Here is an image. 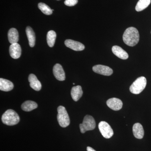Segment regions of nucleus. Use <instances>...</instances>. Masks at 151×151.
Masks as SVG:
<instances>
[{
	"instance_id": "nucleus-24",
	"label": "nucleus",
	"mask_w": 151,
	"mask_h": 151,
	"mask_svg": "<svg viewBox=\"0 0 151 151\" xmlns=\"http://www.w3.org/2000/svg\"><path fill=\"white\" fill-rule=\"evenodd\" d=\"M86 150H87V151H96L92 148L91 147H87V148H86Z\"/></svg>"
},
{
	"instance_id": "nucleus-20",
	"label": "nucleus",
	"mask_w": 151,
	"mask_h": 151,
	"mask_svg": "<svg viewBox=\"0 0 151 151\" xmlns=\"http://www.w3.org/2000/svg\"><path fill=\"white\" fill-rule=\"evenodd\" d=\"M56 37V34L53 30L49 31L47 35V41L49 46L52 47L55 43Z\"/></svg>"
},
{
	"instance_id": "nucleus-16",
	"label": "nucleus",
	"mask_w": 151,
	"mask_h": 151,
	"mask_svg": "<svg viewBox=\"0 0 151 151\" xmlns=\"http://www.w3.org/2000/svg\"><path fill=\"white\" fill-rule=\"evenodd\" d=\"M83 94V91L81 86L79 85L72 87L71 90V95L74 101H78Z\"/></svg>"
},
{
	"instance_id": "nucleus-22",
	"label": "nucleus",
	"mask_w": 151,
	"mask_h": 151,
	"mask_svg": "<svg viewBox=\"0 0 151 151\" xmlns=\"http://www.w3.org/2000/svg\"><path fill=\"white\" fill-rule=\"evenodd\" d=\"M39 9L41 11V12L45 14L50 15L52 13V11L49 6L43 3H40L38 4Z\"/></svg>"
},
{
	"instance_id": "nucleus-17",
	"label": "nucleus",
	"mask_w": 151,
	"mask_h": 151,
	"mask_svg": "<svg viewBox=\"0 0 151 151\" xmlns=\"http://www.w3.org/2000/svg\"><path fill=\"white\" fill-rule=\"evenodd\" d=\"M8 36L9 42L12 44L17 43L18 42L19 33L15 28H13L10 29L8 34Z\"/></svg>"
},
{
	"instance_id": "nucleus-14",
	"label": "nucleus",
	"mask_w": 151,
	"mask_h": 151,
	"mask_svg": "<svg viewBox=\"0 0 151 151\" xmlns=\"http://www.w3.org/2000/svg\"><path fill=\"white\" fill-rule=\"evenodd\" d=\"M133 132L134 136L138 139H142L144 136V129L139 123H136L133 127Z\"/></svg>"
},
{
	"instance_id": "nucleus-23",
	"label": "nucleus",
	"mask_w": 151,
	"mask_h": 151,
	"mask_svg": "<svg viewBox=\"0 0 151 151\" xmlns=\"http://www.w3.org/2000/svg\"><path fill=\"white\" fill-rule=\"evenodd\" d=\"M78 1V0H65L64 4L68 6H72L76 5Z\"/></svg>"
},
{
	"instance_id": "nucleus-5",
	"label": "nucleus",
	"mask_w": 151,
	"mask_h": 151,
	"mask_svg": "<svg viewBox=\"0 0 151 151\" xmlns=\"http://www.w3.org/2000/svg\"><path fill=\"white\" fill-rule=\"evenodd\" d=\"M96 127V123L93 117L89 115H86L84 117L82 124L79 125L80 131L82 134L86 131L94 129Z\"/></svg>"
},
{
	"instance_id": "nucleus-19",
	"label": "nucleus",
	"mask_w": 151,
	"mask_h": 151,
	"mask_svg": "<svg viewBox=\"0 0 151 151\" xmlns=\"http://www.w3.org/2000/svg\"><path fill=\"white\" fill-rule=\"evenodd\" d=\"M22 109L24 111L29 112L37 108V104L34 101L27 100L22 104Z\"/></svg>"
},
{
	"instance_id": "nucleus-13",
	"label": "nucleus",
	"mask_w": 151,
	"mask_h": 151,
	"mask_svg": "<svg viewBox=\"0 0 151 151\" xmlns=\"http://www.w3.org/2000/svg\"><path fill=\"white\" fill-rule=\"evenodd\" d=\"M112 50L114 55L121 59L126 60L129 58V55L127 52L125 51L121 47L117 45L113 46Z\"/></svg>"
},
{
	"instance_id": "nucleus-1",
	"label": "nucleus",
	"mask_w": 151,
	"mask_h": 151,
	"mask_svg": "<svg viewBox=\"0 0 151 151\" xmlns=\"http://www.w3.org/2000/svg\"><path fill=\"white\" fill-rule=\"evenodd\" d=\"M123 39L124 43L128 46H135L137 44L139 40V31L136 28H128L124 32Z\"/></svg>"
},
{
	"instance_id": "nucleus-15",
	"label": "nucleus",
	"mask_w": 151,
	"mask_h": 151,
	"mask_svg": "<svg viewBox=\"0 0 151 151\" xmlns=\"http://www.w3.org/2000/svg\"><path fill=\"white\" fill-rule=\"evenodd\" d=\"M12 82L7 79L0 78V90L5 92H9L13 89Z\"/></svg>"
},
{
	"instance_id": "nucleus-21",
	"label": "nucleus",
	"mask_w": 151,
	"mask_h": 151,
	"mask_svg": "<svg viewBox=\"0 0 151 151\" xmlns=\"http://www.w3.org/2000/svg\"><path fill=\"white\" fill-rule=\"evenodd\" d=\"M150 3L151 0H139L135 8L137 12L144 10L148 6Z\"/></svg>"
},
{
	"instance_id": "nucleus-12",
	"label": "nucleus",
	"mask_w": 151,
	"mask_h": 151,
	"mask_svg": "<svg viewBox=\"0 0 151 151\" xmlns=\"http://www.w3.org/2000/svg\"><path fill=\"white\" fill-rule=\"evenodd\" d=\"M30 86L35 91H39L41 89L42 85L40 81L38 80L36 76L33 74H30L28 77Z\"/></svg>"
},
{
	"instance_id": "nucleus-18",
	"label": "nucleus",
	"mask_w": 151,
	"mask_h": 151,
	"mask_svg": "<svg viewBox=\"0 0 151 151\" xmlns=\"http://www.w3.org/2000/svg\"><path fill=\"white\" fill-rule=\"evenodd\" d=\"M26 32L28 39L29 46L31 47H33L35 43V35L34 32L31 27L28 26L26 29Z\"/></svg>"
},
{
	"instance_id": "nucleus-9",
	"label": "nucleus",
	"mask_w": 151,
	"mask_h": 151,
	"mask_svg": "<svg viewBox=\"0 0 151 151\" xmlns=\"http://www.w3.org/2000/svg\"><path fill=\"white\" fill-rule=\"evenodd\" d=\"M53 73L55 77L57 80L60 81L65 80V73L61 65L57 63L53 68Z\"/></svg>"
},
{
	"instance_id": "nucleus-11",
	"label": "nucleus",
	"mask_w": 151,
	"mask_h": 151,
	"mask_svg": "<svg viewBox=\"0 0 151 151\" xmlns=\"http://www.w3.org/2000/svg\"><path fill=\"white\" fill-rule=\"evenodd\" d=\"M10 55L14 59L19 58L22 53L20 45L18 43H16L11 45L9 47Z\"/></svg>"
},
{
	"instance_id": "nucleus-10",
	"label": "nucleus",
	"mask_w": 151,
	"mask_h": 151,
	"mask_svg": "<svg viewBox=\"0 0 151 151\" xmlns=\"http://www.w3.org/2000/svg\"><path fill=\"white\" fill-rule=\"evenodd\" d=\"M107 105L109 108L113 111H118L121 110L123 106L122 100L117 98H112L107 101Z\"/></svg>"
},
{
	"instance_id": "nucleus-7",
	"label": "nucleus",
	"mask_w": 151,
	"mask_h": 151,
	"mask_svg": "<svg viewBox=\"0 0 151 151\" xmlns=\"http://www.w3.org/2000/svg\"><path fill=\"white\" fill-rule=\"evenodd\" d=\"M92 70L95 73L104 76H111L113 74V70L111 68L105 65H97L92 68Z\"/></svg>"
},
{
	"instance_id": "nucleus-8",
	"label": "nucleus",
	"mask_w": 151,
	"mask_h": 151,
	"mask_svg": "<svg viewBox=\"0 0 151 151\" xmlns=\"http://www.w3.org/2000/svg\"><path fill=\"white\" fill-rule=\"evenodd\" d=\"M65 45L67 47L75 51H82L85 48V46L83 44L72 40H65Z\"/></svg>"
},
{
	"instance_id": "nucleus-4",
	"label": "nucleus",
	"mask_w": 151,
	"mask_h": 151,
	"mask_svg": "<svg viewBox=\"0 0 151 151\" xmlns=\"http://www.w3.org/2000/svg\"><path fill=\"white\" fill-rule=\"evenodd\" d=\"M57 119L60 127L65 128L70 124V119L66 109L63 106H60L58 108Z\"/></svg>"
},
{
	"instance_id": "nucleus-6",
	"label": "nucleus",
	"mask_w": 151,
	"mask_h": 151,
	"mask_svg": "<svg viewBox=\"0 0 151 151\" xmlns=\"http://www.w3.org/2000/svg\"><path fill=\"white\" fill-rule=\"evenodd\" d=\"M98 128L101 134L106 139H110L114 134L112 128L106 122H100L98 125Z\"/></svg>"
},
{
	"instance_id": "nucleus-2",
	"label": "nucleus",
	"mask_w": 151,
	"mask_h": 151,
	"mask_svg": "<svg viewBox=\"0 0 151 151\" xmlns=\"http://www.w3.org/2000/svg\"><path fill=\"white\" fill-rule=\"evenodd\" d=\"M4 124L8 126H14L18 124L20 119L17 113L14 110L9 109L3 114L1 118Z\"/></svg>"
},
{
	"instance_id": "nucleus-3",
	"label": "nucleus",
	"mask_w": 151,
	"mask_h": 151,
	"mask_svg": "<svg viewBox=\"0 0 151 151\" xmlns=\"http://www.w3.org/2000/svg\"><path fill=\"white\" fill-rule=\"evenodd\" d=\"M147 79L144 76L137 78L130 86V92L134 94H138L141 93L147 85Z\"/></svg>"
}]
</instances>
